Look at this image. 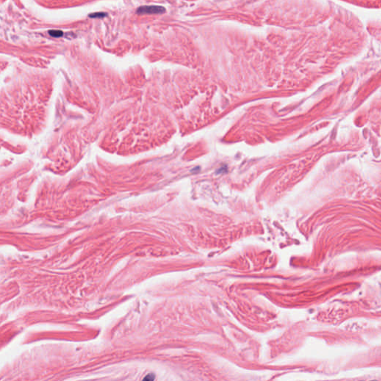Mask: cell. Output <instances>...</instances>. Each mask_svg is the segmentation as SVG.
Returning <instances> with one entry per match:
<instances>
[{
  "label": "cell",
  "instance_id": "3957f363",
  "mask_svg": "<svg viewBox=\"0 0 381 381\" xmlns=\"http://www.w3.org/2000/svg\"><path fill=\"white\" fill-rule=\"evenodd\" d=\"M107 14L106 13H103V12H98V13H93V14H91L89 15V16L91 18H103L104 16H107Z\"/></svg>",
  "mask_w": 381,
  "mask_h": 381
},
{
  "label": "cell",
  "instance_id": "6da1fadb",
  "mask_svg": "<svg viewBox=\"0 0 381 381\" xmlns=\"http://www.w3.org/2000/svg\"><path fill=\"white\" fill-rule=\"evenodd\" d=\"M165 9L162 6L159 5H145L139 7L136 10L138 14H162L165 12Z\"/></svg>",
  "mask_w": 381,
  "mask_h": 381
},
{
  "label": "cell",
  "instance_id": "277c9868",
  "mask_svg": "<svg viewBox=\"0 0 381 381\" xmlns=\"http://www.w3.org/2000/svg\"><path fill=\"white\" fill-rule=\"evenodd\" d=\"M155 378V376L153 374H148L146 375L145 378H144V380H153Z\"/></svg>",
  "mask_w": 381,
  "mask_h": 381
},
{
  "label": "cell",
  "instance_id": "7a4b0ae2",
  "mask_svg": "<svg viewBox=\"0 0 381 381\" xmlns=\"http://www.w3.org/2000/svg\"><path fill=\"white\" fill-rule=\"evenodd\" d=\"M49 34L53 37H60L63 35V32L60 30H50Z\"/></svg>",
  "mask_w": 381,
  "mask_h": 381
}]
</instances>
